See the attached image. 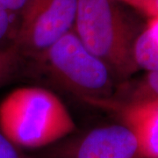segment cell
Masks as SVG:
<instances>
[{
  "label": "cell",
  "mask_w": 158,
  "mask_h": 158,
  "mask_svg": "<svg viewBox=\"0 0 158 158\" xmlns=\"http://www.w3.org/2000/svg\"><path fill=\"white\" fill-rule=\"evenodd\" d=\"M20 52L15 46L0 49V84L14 72L19 60Z\"/></svg>",
  "instance_id": "9"
},
{
  "label": "cell",
  "mask_w": 158,
  "mask_h": 158,
  "mask_svg": "<svg viewBox=\"0 0 158 158\" xmlns=\"http://www.w3.org/2000/svg\"><path fill=\"white\" fill-rule=\"evenodd\" d=\"M135 9L145 13L149 19L158 18V0H138Z\"/></svg>",
  "instance_id": "12"
},
{
  "label": "cell",
  "mask_w": 158,
  "mask_h": 158,
  "mask_svg": "<svg viewBox=\"0 0 158 158\" xmlns=\"http://www.w3.org/2000/svg\"><path fill=\"white\" fill-rule=\"evenodd\" d=\"M77 9V0H27L12 45L39 56L71 30Z\"/></svg>",
  "instance_id": "4"
},
{
  "label": "cell",
  "mask_w": 158,
  "mask_h": 158,
  "mask_svg": "<svg viewBox=\"0 0 158 158\" xmlns=\"http://www.w3.org/2000/svg\"><path fill=\"white\" fill-rule=\"evenodd\" d=\"M118 110L123 122L135 134L139 147L138 158H158V100L117 103L92 102Z\"/></svg>",
  "instance_id": "6"
},
{
  "label": "cell",
  "mask_w": 158,
  "mask_h": 158,
  "mask_svg": "<svg viewBox=\"0 0 158 158\" xmlns=\"http://www.w3.org/2000/svg\"><path fill=\"white\" fill-rule=\"evenodd\" d=\"M74 32L86 48L121 77L139 69L134 43L140 33L113 0H77Z\"/></svg>",
  "instance_id": "2"
},
{
  "label": "cell",
  "mask_w": 158,
  "mask_h": 158,
  "mask_svg": "<svg viewBox=\"0 0 158 158\" xmlns=\"http://www.w3.org/2000/svg\"><path fill=\"white\" fill-rule=\"evenodd\" d=\"M133 54L139 69L158 70V18L150 19L147 27L138 34Z\"/></svg>",
  "instance_id": "7"
},
{
  "label": "cell",
  "mask_w": 158,
  "mask_h": 158,
  "mask_svg": "<svg viewBox=\"0 0 158 158\" xmlns=\"http://www.w3.org/2000/svg\"><path fill=\"white\" fill-rule=\"evenodd\" d=\"M135 134L125 124L91 130L69 149L67 158H138Z\"/></svg>",
  "instance_id": "5"
},
{
  "label": "cell",
  "mask_w": 158,
  "mask_h": 158,
  "mask_svg": "<svg viewBox=\"0 0 158 158\" xmlns=\"http://www.w3.org/2000/svg\"><path fill=\"white\" fill-rule=\"evenodd\" d=\"M51 76L85 101L106 100L113 94L112 70L70 30L39 55Z\"/></svg>",
  "instance_id": "3"
},
{
  "label": "cell",
  "mask_w": 158,
  "mask_h": 158,
  "mask_svg": "<svg viewBox=\"0 0 158 158\" xmlns=\"http://www.w3.org/2000/svg\"><path fill=\"white\" fill-rule=\"evenodd\" d=\"M27 0H0V10L13 13L21 11Z\"/></svg>",
  "instance_id": "13"
},
{
  "label": "cell",
  "mask_w": 158,
  "mask_h": 158,
  "mask_svg": "<svg viewBox=\"0 0 158 158\" xmlns=\"http://www.w3.org/2000/svg\"><path fill=\"white\" fill-rule=\"evenodd\" d=\"M75 129L67 107L48 90L18 88L0 103V130L19 148L46 147Z\"/></svg>",
  "instance_id": "1"
},
{
  "label": "cell",
  "mask_w": 158,
  "mask_h": 158,
  "mask_svg": "<svg viewBox=\"0 0 158 158\" xmlns=\"http://www.w3.org/2000/svg\"><path fill=\"white\" fill-rule=\"evenodd\" d=\"M12 14L0 10V43L7 39L12 32Z\"/></svg>",
  "instance_id": "11"
},
{
  "label": "cell",
  "mask_w": 158,
  "mask_h": 158,
  "mask_svg": "<svg viewBox=\"0 0 158 158\" xmlns=\"http://www.w3.org/2000/svg\"><path fill=\"white\" fill-rule=\"evenodd\" d=\"M0 158H28L0 130Z\"/></svg>",
  "instance_id": "10"
},
{
  "label": "cell",
  "mask_w": 158,
  "mask_h": 158,
  "mask_svg": "<svg viewBox=\"0 0 158 158\" xmlns=\"http://www.w3.org/2000/svg\"><path fill=\"white\" fill-rule=\"evenodd\" d=\"M158 100V70L148 71L130 101Z\"/></svg>",
  "instance_id": "8"
}]
</instances>
